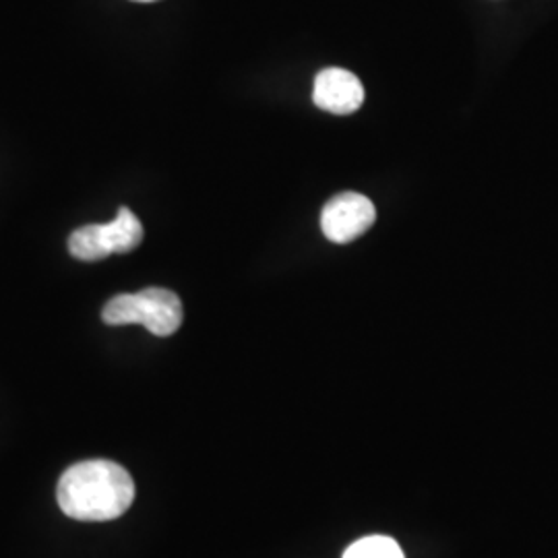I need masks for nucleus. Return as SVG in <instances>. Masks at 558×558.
<instances>
[{"mask_svg": "<svg viewBox=\"0 0 558 558\" xmlns=\"http://www.w3.org/2000/svg\"><path fill=\"white\" fill-rule=\"evenodd\" d=\"M377 209L373 201L360 193H341L329 201L320 214V230L327 239L348 244L373 228Z\"/></svg>", "mask_w": 558, "mask_h": 558, "instance_id": "obj_4", "label": "nucleus"}, {"mask_svg": "<svg viewBox=\"0 0 558 558\" xmlns=\"http://www.w3.org/2000/svg\"><path fill=\"white\" fill-rule=\"evenodd\" d=\"M313 101L331 114H352L364 101V87L359 77L345 69H325L315 77Z\"/></svg>", "mask_w": 558, "mask_h": 558, "instance_id": "obj_5", "label": "nucleus"}, {"mask_svg": "<svg viewBox=\"0 0 558 558\" xmlns=\"http://www.w3.org/2000/svg\"><path fill=\"white\" fill-rule=\"evenodd\" d=\"M182 319V302L166 288H145L137 294H119L101 311V320L106 325H143L158 338L177 333Z\"/></svg>", "mask_w": 558, "mask_h": 558, "instance_id": "obj_2", "label": "nucleus"}, {"mask_svg": "<svg viewBox=\"0 0 558 558\" xmlns=\"http://www.w3.org/2000/svg\"><path fill=\"white\" fill-rule=\"evenodd\" d=\"M343 558H405L398 542L387 536H368L354 542Z\"/></svg>", "mask_w": 558, "mask_h": 558, "instance_id": "obj_6", "label": "nucleus"}, {"mask_svg": "<svg viewBox=\"0 0 558 558\" xmlns=\"http://www.w3.org/2000/svg\"><path fill=\"white\" fill-rule=\"evenodd\" d=\"M141 240L140 218L131 209L120 207L119 216L110 223H89L75 230L69 239V253L75 259L94 263L110 255H126L140 246Z\"/></svg>", "mask_w": 558, "mask_h": 558, "instance_id": "obj_3", "label": "nucleus"}, {"mask_svg": "<svg viewBox=\"0 0 558 558\" xmlns=\"http://www.w3.org/2000/svg\"><path fill=\"white\" fill-rule=\"evenodd\" d=\"M133 2H156V0H133Z\"/></svg>", "mask_w": 558, "mask_h": 558, "instance_id": "obj_7", "label": "nucleus"}, {"mask_svg": "<svg viewBox=\"0 0 558 558\" xmlns=\"http://www.w3.org/2000/svg\"><path fill=\"white\" fill-rule=\"evenodd\" d=\"M60 509L77 521H112L135 500V482L114 461L89 459L69 468L57 490Z\"/></svg>", "mask_w": 558, "mask_h": 558, "instance_id": "obj_1", "label": "nucleus"}]
</instances>
